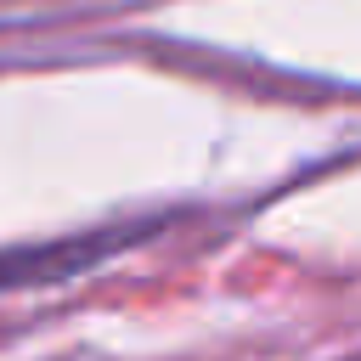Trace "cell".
I'll list each match as a JSON object with an SVG mask.
<instances>
[{
	"label": "cell",
	"instance_id": "cell-1",
	"mask_svg": "<svg viewBox=\"0 0 361 361\" xmlns=\"http://www.w3.org/2000/svg\"><path fill=\"white\" fill-rule=\"evenodd\" d=\"M130 231H107V237H62L51 248H17L0 254V288H28V282H62L73 271H90L96 259H107L113 248H124Z\"/></svg>",
	"mask_w": 361,
	"mask_h": 361
}]
</instances>
